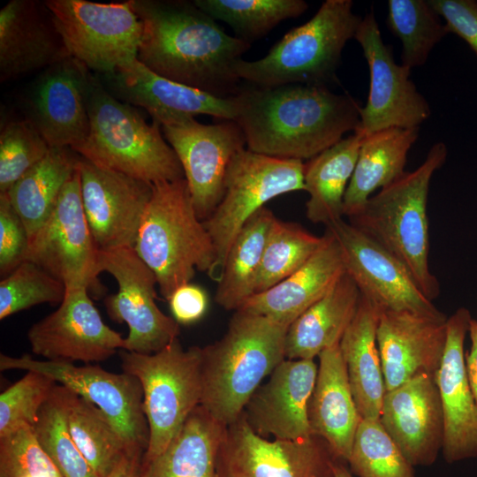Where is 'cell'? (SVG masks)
Segmentation results:
<instances>
[{"mask_svg":"<svg viewBox=\"0 0 477 477\" xmlns=\"http://www.w3.org/2000/svg\"><path fill=\"white\" fill-rule=\"evenodd\" d=\"M275 217L268 208H261L231 244L215 295L216 302L223 309L237 311L254 295L264 246Z\"/></svg>","mask_w":477,"mask_h":477,"instance_id":"35","label":"cell"},{"mask_svg":"<svg viewBox=\"0 0 477 477\" xmlns=\"http://www.w3.org/2000/svg\"><path fill=\"white\" fill-rule=\"evenodd\" d=\"M120 359L123 372L142 387L149 441L141 461H148L168 446L201 404V348L184 349L176 338L152 354L121 350Z\"/></svg>","mask_w":477,"mask_h":477,"instance_id":"8","label":"cell"},{"mask_svg":"<svg viewBox=\"0 0 477 477\" xmlns=\"http://www.w3.org/2000/svg\"><path fill=\"white\" fill-rule=\"evenodd\" d=\"M447 148L435 143L414 170L372 195L350 223L364 231L407 269L423 294L431 301L440 284L429 266V229L427 214L432 177L445 163Z\"/></svg>","mask_w":477,"mask_h":477,"instance_id":"4","label":"cell"},{"mask_svg":"<svg viewBox=\"0 0 477 477\" xmlns=\"http://www.w3.org/2000/svg\"><path fill=\"white\" fill-rule=\"evenodd\" d=\"M360 297L356 284L345 272L288 327L285 359L314 360L325 349L339 344L356 314Z\"/></svg>","mask_w":477,"mask_h":477,"instance_id":"31","label":"cell"},{"mask_svg":"<svg viewBox=\"0 0 477 477\" xmlns=\"http://www.w3.org/2000/svg\"><path fill=\"white\" fill-rule=\"evenodd\" d=\"M347 465L356 477H415L413 466L376 419H361Z\"/></svg>","mask_w":477,"mask_h":477,"instance_id":"41","label":"cell"},{"mask_svg":"<svg viewBox=\"0 0 477 477\" xmlns=\"http://www.w3.org/2000/svg\"><path fill=\"white\" fill-rule=\"evenodd\" d=\"M448 317L381 311L377 344L386 390L422 374L435 376L446 343Z\"/></svg>","mask_w":477,"mask_h":477,"instance_id":"25","label":"cell"},{"mask_svg":"<svg viewBox=\"0 0 477 477\" xmlns=\"http://www.w3.org/2000/svg\"><path fill=\"white\" fill-rule=\"evenodd\" d=\"M337 459L315 435L300 440L265 438L243 414L227 426L218 462V477H335Z\"/></svg>","mask_w":477,"mask_h":477,"instance_id":"15","label":"cell"},{"mask_svg":"<svg viewBox=\"0 0 477 477\" xmlns=\"http://www.w3.org/2000/svg\"><path fill=\"white\" fill-rule=\"evenodd\" d=\"M49 149L27 119L5 123L0 132V193H7Z\"/></svg>","mask_w":477,"mask_h":477,"instance_id":"43","label":"cell"},{"mask_svg":"<svg viewBox=\"0 0 477 477\" xmlns=\"http://www.w3.org/2000/svg\"><path fill=\"white\" fill-rule=\"evenodd\" d=\"M354 39L370 75L367 100L354 133L363 138L389 128H420L431 115L429 103L411 80V69L394 60L373 11L362 17Z\"/></svg>","mask_w":477,"mask_h":477,"instance_id":"14","label":"cell"},{"mask_svg":"<svg viewBox=\"0 0 477 477\" xmlns=\"http://www.w3.org/2000/svg\"><path fill=\"white\" fill-rule=\"evenodd\" d=\"M420 128H389L361 140L356 165L344 199V216H356L373 193L406 171L408 153L419 137Z\"/></svg>","mask_w":477,"mask_h":477,"instance_id":"32","label":"cell"},{"mask_svg":"<svg viewBox=\"0 0 477 477\" xmlns=\"http://www.w3.org/2000/svg\"><path fill=\"white\" fill-rule=\"evenodd\" d=\"M65 285L37 264L24 261L0 282V319L41 304L60 305Z\"/></svg>","mask_w":477,"mask_h":477,"instance_id":"42","label":"cell"},{"mask_svg":"<svg viewBox=\"0 0 477 477\" xmlns=\"http://www.w3.org/2000/svg\"><path fill=\"white\" fill-rule=\"evenodd\" d=\"M34 371L49 376L101 409L122 436L127 454L143 457L149 429L143 412V391L138 380L127 373L109 372L99 366H75L72 362L36 360L28 354H0V370Z\"/></svg>","mask_w":477,"mask_h":477,"instance_id":"11","label":"cell"},{"mask_svg":"<svg viewBox=\"0 0 477 477\" xmlns=\"http://www.w3.org/2000/svg\"><path fill=\"white\" fill-rule=\"evenodd\" d=\"M344 273L340 246L326 229L322 246L305 264L269 290L253 295L239 309L290 326Z\"/></svg>","mask_w":477,"mask_h":477,"instance_id":"27","label":"cell"},{"mask_svg":"<svg viewBox=\"0 0 477 477\" xmlns=\"http://www.w3.org/2000/svg\"><path fill=\"white\" fill-rule=\"evenodd\" d=\"M57 382L43 374H26L0 394V437L22 427L34 428Z\"/></svg>","mask_w":477,"mask_h":477,"instance_id":"44","label":"cell"},{"mask_svg":"<svg viewBox=\"0 0 477 477\" xmlns=\"http://www.w3.org/2000/svg\"><path fill=\"white\" fill-rule=\"evenodd\" d=\"M471 347L466 354V369L470 388L477 403V320L473 319L468 331Z\"/></svg>","mask_w":477,"mask_h":477,"instance_id":"49","label":"cell"},{"mask_svg":"<svg viewBox=\"0 0 477 477\" xmlns=\"http://www.w3.org/2000/svg\"><path fill=\"white\" fill-rule=\"evenodd\" d=\"M175 151L198 217L205 221L222 200L229 165L246 148V138L234 120L202 124L188 117L161 126Z\"/></svg>","mask_w":477,"mask_h":477,"instance_id":"16","label":"cell"},{"mask_svg":"<svg viewBox=\"0 0 477 477\" xmlns=\"http://www.w3.org/2000/svg\"><path fill=\"white\" fill-rule=\"evenodd\" d=\"M236 117L246 148L287 160H310L358 127L360 106L326 86L290 84L240 87Z\"/></svg>","mask_w":477,"mask_h":477,"instance_id":"2","label":"cell"},{"mask_svg":"<svg viewBox=\"0 0 477 477\" xmlns=\"http://www.w3.org/2000/svg\"><path fill=\"white\" fill-rule=\"evenodd\" d=\"M87 111V136L72 148L81 157L153 185L185 178L160 125L148 124L133 106L115 98L93 72Z\"/></svg>","mask_w":477,"mask_h":477,"instance_id":"5","label":"cell"},{"mask_svg":"<svg viewBox=\"0 0 477 477\" xmlns=\"http://www.w3.org/2000/svg\"><path fill=\"white\" fill-rule=\"evenodd\" d=\"M362 17L352 0H326L306 23L288 31L263 57L242 59L240 80L261 87L290 84L326 86L337 80L344 48Z\"/></svg>","mask_w":477,"mask_h":477,"instance_id":"7","label":"cell"},{"mask_svg":"<svg viewBox=\"0 0 477 477\" xmlns=\"http://www.w3.org/2000/svg\"><path fill=\"white\" fill-rule=\"evenodd\" d=\"M91 72L69 57L42 71L25 98L27 119L50 148H76L87 136Z\"/></svg>","mask_w":477,"mask_h":477,"instance_id":"20","label":"cell"},{"mask_svg":"<svg viewBox=\"0 0 477 477\" xmlns=\"http://www.w3.org/2000/svg\"><path fill=\"white\" fill-rule=\"evenodd\" d=\"M381 310L361 295L356 314L339 343L354 401L361 418L379 420L386 392L377 344Z\"/></svg>","mask_w":477,"mask_h":477,"instance_id":"29","label":"cell"},{"mask_svg":"<svg viewBox=\"0 0 477 477\" xmlns=\"http://www.w3.org/2000/svg\"><path fill=\"white\" fill-rule=\"evenodd\" d=\"M361 140L353 132L305 163L306 216L312 223L327 226L343 218L344 194Z\"/></svg>","mask_w":477,"mask_h":477,"instance_id":"33","label":"cell"},{"mask_svg":"<svg viewBox=\"0 0 477 477\" xmlns=\"http://www.w3.org/2000/svg\"><path fill=\"white\" fill-rule=\"evenodd\" d=\"M204 12L228 24L235 36L252 44L279 23L295 19L308 8L304 0H194Z\"/></svg>","mask_w":477,"mask_h":477,"instance_id":"38","label":"cell"},{"mask_svg":"<svg viewBox=\"0 0 477 477\" xmlns=\"http://www.w3.org/2000/svg\"><path fill=\"white\" fill-rule=\"evenodd\" d=\"M0 477H63L41 447L32 427L0 437Z\"/></svg>","mask_w":477,"mask_h":477,"instance_id":"45","label":"cell"},{"mask_svg":"<svg viewBox=\"0 0 477 477\" xmlns=\"http://www.w3.org/2000/svg\"><path fill=\"white\" fill-rule=\"evenodd\" d=\"M172 318L188 325L201 319L208 306V294L203 288L191 283L177 288L167 299Z\"/></svg>","mask_w":477,"mask_h":477,"instance_id":"48","label":"cell"},{"mask_svg":"<svg viewBox=\"0 0 477 477\" xmlns=\"http://www.w3.org/2000/svg\"><path fill=\"white\" fill-rule=\"evenodd\" d=\"M70 57L91 72L105 74L137 58L142 24L131 0L44 2Z\"/></svg>","mask_w":477,"mask_h":477,"instance_id":"10","label":"cell"},{"mask_svg":"<svg viewBox=\"0 0 477 477\" xmlns=\"http://www.w3.org/2000/svg\"><path fill=\"white\" fill-rule=\"evenodd\" d=\"M226 428L198 405L159 455L141 461L139 477H218Z\"/></svg>","mask_w":477,"mask_h":477,"instance_id":"30","label":"cell"},{"mask_svg":"<svg viewBox=\"0 0 477 477\" xmlns=\"http://www.w3.org/2000/svg\"><path fill=\"white\" fill-rule=\"evenodd\" d=\"M450 33L464 40L477 56V1L428 0Z\"/></svg>","mask_w":477,"mask_h":477,"instance_id":"47","label":"cell"},{"mask_svg":"<svg viewBox=\"0 0 477 477\" xmlns=\"http://www.w3.org/2000/svg\"><path fill=\"white\" fill-rule=\"evenodd\" d=\"M97 265L117 284L104 306L112 321L128 327L125 351L152 354L178 338L179 324L158 307L156 277L133 247L99 250Z\"/></svg>","mask_w":477,"mask_h":477,"instance_id":"13","label":"cell"},{"mask_svg":"<svg viewBox=\"0 0 477 477\" xmlns=\"http://www.w3.org/2000/svg\"><path fill=\"white\" fill-rule=\"evenodd\" d=\"M379 420L413 467L433 465L443 441V416L435 376L419 375L386 390Z\"/></svg>","mask_w":477,"mask_h":477,"instance_id":"22","label":"cell"},{"mask_svg":"<svg viewBox=\"0 0 477 477\" xmlns=\"http://www.w3.org/2000/svg\"><path fill=\"white\" fill-rule=\"evenodd\" d=\"M322 242L323 235L315 236L299 224L275 217L264 246L254 294L269 290L299 269Z\"/></svg>","mask_w":477,"mask_h":477,"instance_id":"39","label":"cell"},{"mask_svg":"<svg viewBox=\"0 0 477 477\" xmlns=\"http://www.w3.org/2000/svg\"><path fill=\"white\" fill-rule=\"evenodd\" d=\"M471 320L465 307L448 317L445 348L435 375L443 416L442 453L450 464L477 457V403L469 385L464 350Z\"/></svg>","mask_w":477,"mask_h":477,"instance_id":"23","label":"cell"},{"mask_svg":"<svg viewBox=\"0 0 477 477\" xmlns=\"http://www.w3.org/2000/svg\"><path fill=\"white\" fill-rule=\"evenodd\" d=\"M104 87L119 101L145 109L160 126L196 115L234 120L235 97H218L163 78L137 58L113 72L97 74Z\"/></svg>","mask_w":477,"mask_h":477,"instance_id":"21","label":"cell"},{"mask_svg":"<svg viewBox=\"0 0 477 477\" xmlns=\"http://www.w3.org/2000/svg\"><path fill=\"white\" fill-rule=\"evenodd\" d=\"M318 370L308 405L312 434L322 438L337 460L347 464L361 420L339 344L318 356Z\"/></svg>","mask_w":477,"mask_h":477,"instance_id":"28","label":"cell"},{"mask_svg":"<svg viewBox=\"0 0 477 477\" xmlns=\"http://www.w3.org/2000/svg\"><path fill=\"white\" fill-rule=\"evenodd\" d=\"M70 55L44 2L11 0L0 11V80L44 69Z\"/></svg>","mask_w":477,"mask_h":477,"instance_id":"26","label":"cell"},{"mask_svg":"<svg viewBox=\"0 0 477 477\" xmlns=\"http://www.w3.org/2000/svg\"><path fill=\"white\" fill-rule=\"evenodd\" d=\"M84 213L99 250L133 247L153 184L80 157Z\"/></svg>","mask_w":477,"mask_h":477,"instance_id":"18","label":"cell"},{"mask_svg":"<svg viewBox=\"0 0 477 477\" xmlns=\"http://www.w3.org/2000/svg\"><path fill=\"white\" fill-rule=\"evenodd\" d=\"M80 155L69 147L50 148L45 157L5 193L22 219L29 238L51 215Z\"/></svg>","mask_w":477,"mask_h":477,"instance_id":"34","label":"cell"},{"mask_svg":"<svg viewBox=\"0 0 477 477\" xmlns=\"http://www.w3.org/2000/svg\"><path fill=\"white\" fill-rule=\"evenodd\" d=\"M31 350L47 360L103 361L125 349V338L102 321L86 287L66 290L58 308L31 326Z\"/></svg>","mask_w":477,"mask_h":477,"instance_id":"19","label":"cell"},{"mask_svg":"<svg viewBox=\"0 0 477 477\" xmlns=\"http://www.w3.org/2000/svg\"><path fill=\"white\" fill-rule=\"evenodd\" d=\"M142 24L137 59L158 75L218 97L239 90L237 64L251 44L228 34L194 3L131 0Z\"/></svg>","mask_w":477,"mask_h":477,"instance_id":"1","label":"cell"},{"mask_svg":"<svg viewBox=\"0 0 477 477\" xmlns=\"http://www.w3.org/2000/svg\"><path fill=\"white\" fill-rule=\"evenodd\" d=\"M142 458L125 453L107 477H139Z\"/></svg>","mask_w":477,"mask_h":477,"instance_id":"50","label":"cell"},{"mask_svg":"<svg viewBox=\"0 0 477 477\" xmlns=\"http://www.w3.org/2000/svg\"><path fill=\"white\" fill-rule=\"evenodd\" d=\"M326 229L340 246L345 272L381 311L444 314L423 294L405 266L364 231L343 218Z\"/></svg>","mask_w":477,"mask_h":477,"instance_id":"17","label":"cell"},{"mask_svg":"<svg viewBox=\"0 0 477 477\" xmlns=\"http://www.w3.org/2000/svg\"><path fill=\"white\" fill-rule=\"evenodd\" d=\"M67 388L56 384L34 426L41 447L63 477H99L76 446L66 420Z\"/></svg>","mask_w":477,"mask_h":477,"instance_id":"40","label":"cell"},{"mask_svg":"<svg viewBox=\"0 0 477 477\" xmlns=\"http://www.w3.org/2000/svg\"><path fill=\"white\" fill-rule=\"evenodd\" d=\"M288 327L238 309L222 338L201 348L200 405L220 423L236 421L261 382L285 359Z\"/></svg>","mask_w":477,"mask_h":477,"instance_id":"3","label":"cell"},{"mask_svg":"<svg viewBox=\"0 0 477 477\" xmlns=\"http://www.w3.org/2000/svg\"><path fill=\"white\" fill-rule=\"evenodd\" d=\"M98 254L83 209L77 166L51 215L29 238L25 261L45 269L66 290L86 287L99 299L105 289L98 279Z\"/></svg>","mask_w":477,"mask_h":477,"instance_id":"12","label":"cell"},{"mask_svg":"<svg viewBox=\"0 0 477 477\" xmlns=\"http://www.w3.org/2000/svg\"><path fill=\"white\" fill-rule=\"evenodd\" d=\"M387 27L401 42V64L422 66L450 31L428 0H390Z\"/></svg>","mask_w":477,"mask_h":477,"instance_id":"37","label":"cell"},{"mask_svg":"<svg viewBox=\"0 0 477 477\" xmlns=\"http://www.w3.org/2000/svg\"><path fill=\"white\" fill-rule=\"evenodd\" d=\"M154 272L167 300L195 272H208L215 260L211 238L193 204L185 178L153 186L133 246Z\"/></svg>","mask_w":477,"mask_h":477,"instance_id":"6","label":"cell"},{"mask_svg":"<svg viewBox=\"0 0 477 477\" xmlns=\"http://www.w3.org/2000/svg\"><path fill=\"white\" fill-rule=\"evenodd\" d=\"M347 464L341 461L337 460L334 465V476L335 477H354V475L350 471L349 467L346 466Z\"/></svg>","mask_w":477,"mask_h":477,"instance_id":"51","label":"cell"},{"mask_svg":"<svg viewBox=\"0 0 477 477\" xmlns=\"http://www.w3.org/2000/svg\"><path fill=\"white\" fill-rule=\"evenodd\" d=\"M305 163L299 160L271 157L247 148L231 160L224 192L213 213L203 221L215 250L208 272L218 282L228 251L244 225L272 199L305 190Z\"/></svg>","mask_w":477,"mask_h":477,"instance_id":"9","label":"cell"},{"mask_svg":"<svg viewBox=\"0 0 477 477\" xmlns=\"http://www.w3.org/2000/svg\"><path fill=\"white\" fill-rule=\"evenodd\" d=\"M66 420L83 457L99 477H107L127 453L120 434L101 409L68 388Z\"/></svg>","mask_w":477,"mask_h":477,"instance_id":"36","label":"cell"},{"mask_svg":"<svg viewBox=\"0 0 477 477\" xmlns=\"http://www.w3.org/2000/svg\"><path fill=\"white\" fill-rule=\"evenodd\" d=\"M29 246L27 230L7 195L0 193V273L6 276L25 259Z\"/></svg>","mask_w":477,"mask_h":477,"instance_id":"46","label":"cell"},{"mask_svg":"<svg viewBox=\"0 0 477 477\" xmlns=\"http://www.w3.org/2000/svg\"><path fill=\"white\" fill-rule=\"evenodd\" d=\"M317 370L314 360L284 359L243 411L251 428L265 438L300 440L311 436L308 405Z\"/></svg>","mask_w":477,"mask_h":477,"instance_id":"24","label":"cell"}]
</instances>
